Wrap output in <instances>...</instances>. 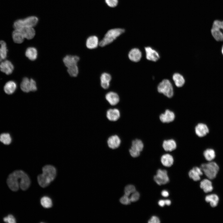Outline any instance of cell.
<instances>
[{
  "label": "cell",
  "mask_w": 223,
  "mask_h": 223,
  "mask_svg": "<svg viewBox=\"0 0 223 223\" xmlns=\"http://www.w3.org/2000/svg\"><path fill=\"white\" fill-rule=\"evenodd\" d=\"M211 35L217 42L223 41V20H216L213 22L211 29Z\"/></svg>",
  "instance_id": "cell-6"
},
{
  "label": "cell",
  "mask_w": 223,
  "mask_h": 223,
  "mask_svg": "<svg viewBox=\"0 0 223 223\" xmlns=\"http://www.w3.org/2000/svg\"><path fill=\"white\" fill-rule=\"evenodd\" d=\"M200 186L205 193L211 192L213 189L212 182L207 179H204L200 182Z\"/></svg>",
  "instance_id": "cell-26"
},
{
  "label": "cell",
  "mask_w": 223,
  "mask_h": 223,
  "mask_svg": "<svg viewBox=\"0 0 223 223\" xmlns=\"http://www.w3.org/2000/svg\"><path fill=\"white\" fill-rule=\"evenodd\" d=\"M139 193L138 192L136 191L132 194V195L129 198L131 202H135L139 199Z\"/></svg>",
  "instance_id": "cell-40"
},
{
  "label": "cell",
  "mask_w": 223,
  "mask_h": 223,
  "mask_svg": "<svg viewBox=\"0 0 223 223\" xmlns=\"http://www.w3.org/2000/svg\"><path fill=\"white\" fill-rule=\"evenodd\" d=\"M105 1L107 5L111 7H116L118 3V0H105Z\"/></svg>",
  "instance_id": "cell-41"
},
{
  "label": "cell",
  "mask_w": 223,
  "mask_h": 223,
  "mask_svg": "<svg viewBox=\"0 0 223 223\" xmlns=\"http://www.w3.org/2000/svg\"><path fill=\"white\" fill-rule=\"evenodd\" d=\"M221 52L222 55H223V45L222 46L221 48Z\"/></svg>",
  "instance_id": "cell-47"
},
{
  "label": "cell",
  "mask_w": 223,
  "mask_h": 223,
  "mask_svg": "<svg viewBox=\"0 0 223 223\" xmlns=\"http://www.w3.org/2000/svg\"><path fill=\"white\" fill-rule=\"evenodd\" d=\"M154 179L156 183L159 185L166 184L169 181L167 171L161 169H159L157 171Z\"/></svg>",
  "instance_id": "cell-9"
},
{
  "label": "cell",
  "mask_w": 223,
  "mask_h": 223,
  "mask_svg": "<svg viewBox=\"0 0 223 223\" xmlns=\"http://www.w3.org/2000/svg\"><path fill=\"white\" fill-rule=\"evenodd\" d=\"M25 54L29 59L31 60H34L37 57V50L34 47H29L26 50Z\"/></svg>",
  "instance_id": "cell-30"
},
{
  "label": "cell",
  "mask_w": 223,
  "mask_h": 223,
  "mask_svg": "<svg viewBox=\"0 0 223 223\" xmlns=\"http://www.w3.org/2000/svg\"><path fill=\"white\" fill-rule=\"evenodd\" d=\"M105 99L111 106H115L119 102L120 98L117 93L113 91L108 92L105 95Z\"/></svg>",
  "instance_id": "cell-17"
},
{
  "label": "cell",
  "mask_w": 223,
  "mask_h": 223,
  "mask_svg": "<svg viewBox=\"0 0 223 223\" xmlns=\"http://www.w3.org/2000/svg\"><path fill=\"white\" fill-rule=\"evenodd\" d=\"M79 58L77 56L67 55L63 59V62L65 66L68 68L77 65L79 60Z\"/></svg>",
  "instance_id": "cell-20"
},
{
  "label": "cell",
  "mask_w": 223,
  "mask_h": 223,
  "mask_svg": "<svg viewBox=\"0 0 223 223\" xmlns=\"http://www.w3.org/2000/svg\"><path fill=\"white\" fill-rule=\"evenodd\" d=\"M203 155L206 160L211 161L216 157L215 151L213 149L208 148L204 151Z\"/></svg>",
  "instance_id": "cell-31"
},
{
  "label": "cell",
  "mask_w": 223,
  "mask_h": 223,
  "mask_svg": "<svg viewBox=\"0 0 223 223\" xmlns=\"http://www.w3.org/2000/svg\"><path fill=\"white\" fill-rule=\"evenodd\" d=\"M159 205L161 207H163L165 205V200H160L158 202Z\"/></svg>",
  "instance_id": "cell-45"
},
{
  "label": "cell",
  "mask_w": 223,
  "mask_h": 223,
  "mask_svg": "<svg viewBox=\"0 0 223 223\" xmlns=\"http://www.w3.org/2000/svg\"><path fill=\"white\" fill-rule=\"evenodd\" d=\"M99 44L98 38L95 36H91L88 37L86 42L87 47L90 49L97 48Z\"/></svg>",
  "instance_id": "cell-22"
},
{
  "label": "cell",
  "mask_w": 223,
  "mask_h": 223,
  "mask_svg": "<svg viewBox=\"0 0 223 223\" xmlns=\"http://www.w3.org/2000/svg\"><path fill=\"white\" fill-rule=\"evenodd\" d=\"M17 88V85L13 81H9L5 84L4 87L5 92L7 94H12L15 91Z\"/></svg>",
  "instance_id": "cell-27"
},
{
  "label": "cell",
  "mask_w": 223,
  "mask_h": 223,
  "mask_svg": "<svg viewBox=\"0 0 223 223\" xmlns=\"http://www.w3.org/2000/svg\"><path fill=\"white\" fill-rule=\"evenodd\" d=\"M157 91L167 97L171 98L174 94L173 88L170 81L168 79L163 80L158 85Z\"/></svg>",
  "instance_id": "cell-7"
},
{
  "label": "cell",
  "mask_w": 223,
  "mask_h": 223,
  "mask_svg": "<svg viewBox=\"0 0 223 223\" xmlns=\"http://www.w3.org/2000/svg\"><path fill=\"white\" fill-rule=\"evenodd\" d=\"M160 160L162 164L165 167H170L173 164L174 159L172 155L168 153L162 155Z\"/></svg>",
  "instance_id": "cell-23"
},
{
  "label": "cell",
  "mask_w": 223,
  "mask_h": 223,
  "mask_svg": "<svg viewBox=\"0 0 223 223\" xmlns=\"http://www.w3.org/2000/svg\"><path fill=\"white\" fill-rule=\"evenodd\" d=\"M0 141L5 145H9L11 142V138L8 133H3L0 135Z\"/></svg>",
  "instance_id": "cell-35"
},
{
  "label": "cell",
  "mask_w": 223,
  "mask_h": 223,
  "mask_svg": "<svg viewBox=\"0 0 223 223\" xmlns=\"http://www.w3.org/2000/svg\"><path fill=\"white\" fill-rule=\"evenodd\" d=\"M124 32L125 30L121 28H114L108 30L99 42V45L103 47L111 43Z\"/></svg>",
  "instance_id": "cell-3"
},
{
  "label": "cell",
  "mask_w": 223,
  "mask_h": 223,
  "mask_svg": "<svg viewBox=\"0 0 223 223\" xmlns=\"http://www.w3.org/2000/svg\"><path fill=\"white\" fill-rule=\"evenodd\" d=\"M194 131L198 137L202 138L206 136L209 133V130L208 126L205 124L199 123L195 126Z\"/></svg>",
  "instance_id": "cell-11"
},
{
  "label": "cell",
  "mask_w": 223,
  "mask_h": 223,
  "mask_svg": "<svg viewBox=\"0 0 223 223\" xmlns=\"http://www.w3.org/2000/svg\"><path fill=\"white\" fill-rule=\"evenodd\" d=\"M107 119L111 121H116L120 118V113L119 110L116 108H110L106 112Z\"/></svg>",
  "instance_id": "cell-15"
},
{
  "label": "cell",
  "mask_w": 223,
  "mask_h": 223,
  "mask_svg": "<svg viewBox=\"0 0 223 223\" xmlns=\"http://www.w3.org/2000/svg\"><path fill=\"white\" fill-rule=\"evenodd\" d=\"M7 184L12 191H16L20 188L23 190H27L30 184V178L24 171L17 170L11 173L7 179Z\"/></svg>",
  "instance_id": "cell-1"
},
{
  "label": "cell",
  "mask_w": 223,
  "mask_h": 223,
  "mask_svg": "<svg viewBox=\"0 0 223 223\" xmlns=\"http://www.w3.org/2000/svg\"><path fill=\"white\" fill-rule=\"evenodd\" d=\"M20 29L22 32L24 38L30 40L33 38L35 34V31L33 27H29L22 28Z\"/></svg>",
  "instance_id": "cell-24"
},
{
  "label": "cell",
  "mask_w": 223,
  "mask_h": 223,
  "mask_svg": "<svg viewBox=\"0 0 223 223\" xmlns=\"http://www.w3.org/2000/svg\"><path fill=\"white\" fill-rule=\"evenodd\" d=\"M174 112L169 109H165L164 112L161 113L159 116L160 121L164 124H168L173 122L175 119Z\"/></svg>",
  "instance_id": "cell-10"
},
{
  "label": "cell",
  "mask_w": 223,
  "mask_h": 223,
  "mask_svg": "<svg viewBox=\"0 0 223 223\" xmlns=\"http://www.w3.org/2000/svg\"><path fill=\"white\" fill-rule=\"evenodd\" d=\"M203 174V171L200 168L195 167L189 172L190 177L195 181H198L200 179V176Z\"/></svg>",
  "instance_id": "cell-19"
},
{
  "label": "cell",
  "mask_w": 223,
  "mask_h": 223,
  "mask_svg": "<svg viewBox=\"0 0 223 223\" xmlns=\"http://www.w3.org/2000/svg\"><path fill=\"white\" fill-rule=\"evenodd\" d=\"M162 146L165 151L171 152L176 149L177 144L174 139L171 138L163 140L162 142Z\"/></svg>",
  "instance_id": "cell-12"
},
{
  "label": "cell",
  "mask_w": 223,
  "mask_h": 223,
  "mask_svg": "<svg viewBox=\"0 0 223 223\" xmlns=\"http://www.w3.org/2000/svg\"><path fill=\"white\" fill-rule=\"evenodd\" d=\"M4 222L8 223H15L16 222V219L14 216L12 215L9 214L3 218Z\"/></svg>",
  "instance_id": "cell-38"
},
{
  "label": "cell",
  "mask_w": 223,
  "mask_h": 223,
  "mask_svg": "<svg viewBox=\"0 0 223 223\" xmlns=\"http://www.w3.org/2000/svg\"><path fill=\"white\" fill-rule=\"evenodd\" d=\"M124 190L125 195L129 196L131 194L136 191V189L133 185H129L125 186Z\"/></svg>",
  "instance_id": "cell-37"
},
{
  "label": "cell",
  "mask_w": 223,
  "mask_h": 223,
  "mask_svg": "<svg viewBox=\"0 0 223 223\" xmlns=\"http://www.w3.org/2000/svg\"><path fill=\"white\" fill-rule=\"evenodd\" d=\"M38 21L37 17L32 16L16 20L14 22L13 26L14 29H20L25 27H33L37 25Z\"/></svg>",
  "instance_id": "cell-5"
},
{
  "label": "cell",
  "mask_w": 223,
  "mask_h": 223,
  "mask_svg": "<svg viewBox=\"0 0 223 223\" xmlns=\"http://www.w3.org/2000/svg\"><path fill=\"white\" fill-rule=\"evenodd\" d=\"M0 55L2 60L7 57V49L6 42L3 41H0Z\"/></svg>",
  "instance_id": "cell-34"
},
{
  "label": "cell",
  "mask_w": 223,
  "mask_h": 223,
  "mask_svg": "<svg viewBox=\"0 0 223 223\" xmlns=\"http://www.w3.org/2000/svg\"><path fill=\"white\" fill-rule=\"evenodd\" d=\"M142 57V52L140 50L137 48L132 49L128 54L129 59L133 62H137L139 61Z\"/></svg>",
  "instance_id": "cell-18"
},
{
  "label": "cell",
  "mask_w": 223,
  "mask_h": 223,
  "mask_svg": "<svg viewBox=\"0 0 223 223\" xmlns=\"http://www.w3.org/2000/svg\"><path fill=\"white\" fill-rule=\"evenodd\" d=\"M31 91H35L37 90L36 83L35 81L33 79H30Z\"/></svg>",
  "instance_id": "cell-42"
},
{
  "label": "cell",
  "mask_w": 223,
  "mask_h": 223,
  "mask_svg": "<svg viewBox=\"0 0 223 223\" xmlns=\"http://www.w3.org/2000/svg\"><path fill=\"white\" fill-rule=\"evenodd\" d=\"M205 201L210 204L212 207L216 206L218 204L219 198L216 195L211 194L207 195L205 198Z\"/></svg>",
  "instance_id": "cell-29"
},
{
  "label": "cell",
  "mask_w": 223,
  "mask_h": 223,
  "mask_svg": "<svg viewBox=\"0 0 223 223\" xmlns=\"http://www.w3.org/2000/svg\"><path fill=\"white\" fill-rule=\"evenodd\" d=\"M14 69L12 63L10 61L5 60L1 62L0 64L1 71L7 75L11 74Z\"/></svg>",
  "instance_id": "cell-16"
},
{
  "label": "cell",
  "mask_w": 223,
  "mask_h": 223,
  "mask_svg": "<svg viewBox=\"0 0 223 223\" xmlns=\"http://www.w3.org/2000/svg\"><path fill=\"white\" fill-rule=\"evenodd\" d=\"M172 78L175 85L178 87L182 86L185 84V80L183 77L179 73H174Z\"/></svg>",
  "instance_id": "cell-28"
},
{
  "label": "cell",
  "mask_w": 223,
  "mask_h": 223,
  "mask_svg": "<svg viewBox=\"0 0 223 223\" xmlns=\"http://www.w3.org/2000/svg\"><path fill=\"white\" fill-rule=\"evenodd\" d=\"M146 57L148 60L154 62L157 61L160 58L159 53L155 50L150 46L145 48Z\"/></svg>",
  "instance_id": "cell-13"
},
{
  "label": "cell",
  "mask_w": 223,
  "mask_h": 223,
  "mask_svg": "<svg viewBox=\"0 0 223 223\" xmlns=\"http://www.w3.org/2000/svg\"><path fill=\"white\" fill-rule=\"evenodd\" d=\"M144 148V144L139 139H135L132 142L131 146L129 151L131 156L133 158L138 157Z\"/></svg>",
  "instance_id": "cell-8"
},
{
  "label": "cell",
  "mask_w": 223,
  "mask_h": 223,
  "mask_svg": "<svg viewBox=\"0 0 223 223\" xmlns=\"http://www.w3.org/2000/svg\"><path fill=\"white\" fill-rule=\"evenodd\" d=\"M161 195L164 197H167L169 195V193L167 190H163L161 192Z\"/></svg>",
  "instance_id": "cell-44"
},
{
  "label": "cell",
  "mask_w": 223,
  "mask_h": 223,
  "mask_svg": "<svg viewBox=\"0 0 223 223\" xmlns=\"http://www.w3.org/2000/svg\"><path fill=\"white\" fill-rule=\"evenodd\" d=\"M165 204L168 206L170 205L171 204V201L169 199L165 200Z\"/></svg>",
  "instance_id": "cell-46"
},
{
  "label": "cell",
  "mask_w": 223,
  "mask_h": 223,
  "mask_svg": "<svg viewBox=\"0 0 223 223\" xmlns=\"http://www.w3.org/2000/svg\"><path fill=\"white\" fill-rule=\"evenodd\" d=\"M121 143V140L118 136L114 135L109 137L107 139V143L108 147L112 149L118 148Z\"/></svg>",
  "instance_id": "cell-14"
},
{
  "label": "cell",
  "mask_w": 223,
  "mask_h": 223,
  "mask_svg": "<svg viewBox=\"0 0 223 223\" xmlns=\"http://www.w3.org/2000/svg\"><path fill=\"white\" fill-rule=\"evenodd\" d=\"M67 71L69 74L72 77H76L79 72L78 67L77 65L68 68Z\"/></svg>",
  "instance_id": "cell-36"
},
{
  "label": "cell",
  "mask_w": 223,
  "mask_h": 223,
  "mask_svg": "<svg viewBox=\"0 0 223 223\" xmlns=\"http://www.w3.org/2000/svg\"><path fill=\"white\" fill-rule=\"evenodd\" d=\"M100 79L101 87L105 89L108 88L112 79L111 75L107 73L104 72L101 74Z\"/></svg>",
  "instance_id": "cell-21"
},
{
  "label": "cell",
  "mask_w": 223,
  "mask_h": 223,
  "mask_svg": "<svg viewBox=\"0 0 223 223\" xmlns=\"http://www.w3.org/2000/svg\"><path fill=\"white\" fill-rule=\"evenodd\" d=\"M42 174L37 177L38 182L42 187L44 188L49 185L55 178L57 173L56 168L50 165H47L42 168Z\"/></svg>",
  "instance_id": "cell-2"
},
{
  "label": "cell",
  "mask_w": 223,
  "mask_h": 223,
  "mask_svg": "<svg viewBox=\"0 0 223 223\" xmlns=\"http://www.w3.org/2000/svg\"><path fill=\"white\" fill-rule=\"evenodd\" d=\"M160 220L159 218L155 216H152L148 221L149 223H160Z\"/></svg>",
  "instance_id": "cell-43"
},
{
  "label": "cell",
  "mask_w": 223,
  "mask_h": 223,
  "mask_svg": "<svg viewBox=\"0 0 223 223\" xmlns=\"http://www.w3.org/2000/svg\"><path fill=\"white\" fill-rule=\"evenodd\" d=\"M2 60H2V58L1 56H0V62H2Z\"/></svg>",
  "instance_id": "cell-48"
},
{
  "label": "cell",
  "mask_w": 223,
  "mask_h": 223,
  "mask_svg": "<svg viewBox=\"0 0 223 223\" xmlns=\"http://www.w3.org/2000/svg\"><path fill=\"white\" fill-rule=\"evenodd\" d=\"M120 202L124 205H128L131 203V201L129 196L125 195L120 200Z\"/></svg>",
  "instance_id": "cell-39"
},
{
  "label": "cell",
  "mask_w": 223,
  "mask_h": 223,
  "mask_svg": "<svg viewBox=\"0 0 223 223\" xmlns=\"http://www.w3.org/2000/svg\"><path fill=\"white\" fill-rule=\"evenodd\" d=\"M42 205L45 208H50L52 206V202L51 199L49 197L44 196L42 197L40 200Z\"/></svg>",
  "instance_id": "cell-33"
},
{
  "label": "cell",
  "mask_w": 223,
  "mask_h": 223,
  "mask_svg": "<svg viewBox=\"0 0 223 223\" xmlns=\"http://www.w3.org/2000/svg\"><path fill=\"white\" fill-rule=\"evenodd\" d=\"M200 168L209 179H213L216 177L219 169L218 164L213 161L202 164Z\"/></svg>",
  "instance_id": "cell-4"
},
{
  "label": "cell",
  "mask_w": 223,
  "mask_h": 223,
  "mask_svg": "<svg viewBox=\"0 0 223 223\" xmlns=\"http://www.w3.org/2000/svg\"><path fill=\"white\" fill-rule=\"evenodd\" d=\"M12 37L14 42L19 44L22 43L25 38L22 32L19 29H14L12 32Z\"/></svg>",
  "instance_id": "cell-25"
},
{
  "label": "cell",
  "mask_w": 223,
  "mask_h": 223,
  "mask_svg": "<svg viewBox=\"0 0 223 223\" xmlns=\"http://www.w3.org/2000/svg\"><path fill=\"white\" fill-rule=\"evenodd\" d=\"M30 81L27 77L24 78L21 83L20 88L24 92L28 93L31 91Z\"/></svg>",
  "instance_id": "cell-32"
}]
</instances>
